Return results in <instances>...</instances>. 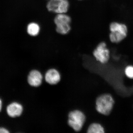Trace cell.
I'll return each instance as SVG.
<instances>
[{
  "label": "cell",
  "mask_w": 133,
  "mask_h": 133,
  "mask_svg": "<svg viewBox=\"0 0 133 133\" xmlns=\"http://www.w3.org/2000/svg\"><path fill=\"white\" fill-rule=\"evenodd\" d=\"M115 103L114 98L111 94L108 93L102 94L96 99V110L102 115L108 116L111 112Z\"/></svg>",
  "instance_id": "6da1fadb"
},
{
  "label": "cell",
  "mask_w": 133,
  "mask_h": 133,
  "mask_svg": "<svg viewBox=\"0 0 133 133\" xmlns=\"http://www.w3.org/2000/svg\"><path fill=\"white\" fill-rule=\"evenodd\" d=\"M109 38L112 43L120 42L127 37L128 29L125 24L113 22L110 25Z\"/></svg>",
  "instance_id": "7a4b0ae2"
},
{
  "label": "cell",
  "mask_w": 133,
  "mask_h": 133,
  "mask_svg": "<svg viewBox=\"0 0 133 133\" xmlns=\"http://www.w3.org/2000/svg\"><path fill=\"white\" fill-rule=\"evenodd\" d=\"M68 124L76 132L81 130L85 121V116L84 113L78 110H74L69 114Z\"/></svg>",
  "instance_id": "3957f363"
},
{
  "label": "cell",
  "mask_w": 133,
  "mask_h": 133,
  "mask_svg": "<svg viewBox=\"0 0 133 133\" xmlns=\"http://www.w3.org/2000/svg\"><path fill=\"white\" fill-rule=\"evenodd\" d=\"M70 17L64 14H59L56 17L55 22L56 25V30L58 33L65 35L68 33L70 30Z\"/></svg>",
  "instance_id": "277c9868"
},
{
  "label": "cell",
  "mask_w": 133,
  "mask_h": 133,
  "mask_svg": "<svg viewBox=\"0 0 133 133\" xmlns=\"http://www.w3.org/2000/svg\"><path fill=\"white\" fill-rule=\"evenodd\" d=\"M93 54L96 60L102 64H105L110 59V52L107 47L106 44L104 42L99 43Z\"/></svg>",
  "instance_id": "5b68a950"
},
{
  "label": "cell",
  "mask_w": 133,
  "mask_h": 133,
  "mask_svg": "<svg viewBox=\"0 0 133 133\" xmlns=\"http://www.w3.org/2000/svg\"><path fill=\"white\" fill-rule=\"evenodd\" d=\"M69 7L67 0H50L47 4V8L50 12L58 14H65Z\"/></svg>",
  "instance_id": "8992f818"
},
{
  "label": "cell",
  "mask_w": 133,
  "mask_h": 133,
  "mask_svg": "<svg viewBox=\"0 0 133 133\" xmlns=\"http://www.w3.org/2000/svg\"><path fill=\"white\" fill-rule=\"evenodd\" d=\"M43 76L40 71L33 70L30 72L28 78V81L30 85L37 87L42 84Z\"/></svg>",
  "instance_id": "52a82bcc"
},
{
  "label": "cell",
  "mask_w": 133,
  "mask_h": 133,
  "mask_svg": "<svg viewBox=\"0 0 133 133\" xmlns=\"http://www.w3.org/2000/svg\"><path fill=\"white\" fill-rule=\"evenodd\" d=\"M45 81L51 85H55L60 81L61 76L56 69H50L46 72L45 76Z\"/></svg>",
  "instance_id": "ba28073f"
},
{
  "label": "cell",
  "mask_w": 133,
  "mask_h": 133,
  "mask_svg": "<svg viewBox=\"0 0 133 133\" xmlns=\"http://www.w3.org/2000/svg\"><path fill=\"white\" fill-rule=\"evenodd\" d=\"M23 108L22 106L19 103L14 102L9 105L7 108L8 115L11 117L20 116L22 113Z\"/></svg>",
  "instance_id": "9c48e42d"
},
{
  "label": "cell",
  "mask_w": 133,
  "mask_h": 133,
  "mask_svg": "<svg viewBox=\"0 0 133 133\" xmlns=\"http://www.w3.org/2000/svg\"><path fill=\"white\" fill-rule=\"evenodd\" d=\"M87 132L88 133H104L105 129L101 124L97 123L91 124L88 127Z\"/></svg>",
  "instance_id": "30bf717a"
},
{
  "label": "cell",
  "mask_w": 133,
  "mask_h": 133,
  "mask_svg": "<svg viewBox=\"0 0 133 133\" xmlns=\"http://www.w3.org/2000/svg\"><path fill=\"white\" fill-rule=\"evenodd\" d=\"M27 31L28 33L30 35L36 36L39 33L40 28L38 24L33 23L29 24L27 29Z\"/></svg>",
  "instance_id": "8fae6325"
},
{
  "label": "cell",
  "mask_w": 133,
  "mask_h": 133,
  "mask_svg": "<svg viewBox=\"0 0 133 133\" xmlns=\"http://www.w3.org/2000/svg\"><path fill=\"white\" fill-rule=\"evenodd\" d=\"M124 74L128 78L133 79V65H128L124 69Z\"/></svg>",
  "instance_id": "7c38bea8"
},
{
  "label": "cell",
  "mask_w": 133,
  "mask_h": 133,
  "mask_svg": "<svg viewBox=\"0 0 133 133\" xmlns=\"http://www.w3.org/2000/svg\"><path fill=\"white\" fill-rule=\"evenodd\" d=\"M9 131L6 129L4 128H0V133H9Z\"/></svg>",
  "instance_id": "4fadbf2b"
},
{
  "label": "cell",
  "mask_w": 133,
  "mask_h": 133,
  "mask_svg": "<svg viewBox=\"0 0 133 133\" xmlns=\"http://www.w3.org/2000/svg\"><path fill=\"white\" fill-rule=\"evenodd\" d=\"M2 107V102L1 99H0V111L1 110Z\"/></svg>",
  "instance_id": "5bb4252c"
}]
</instances>
